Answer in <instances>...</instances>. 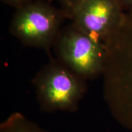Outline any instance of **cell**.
Here are the masks:
<instances>
[{"instance_id":"7","label":"cell","mask_w":132,"mask_h":132,"mask_svg":"<svg viewBox=\"0 0 132 132\" xmlns=\"http://www.w3.org/2000/svg\"><path fill=\"white\" fill-rule=\"evenodd\" d=\"M57 1L61 6V9L65 12L67 19H69L74 9L82 0H57Z\"/></svg>"},{"instance_id":"5","label":"cell","mask_w":132,"mask_h":132,"mask_svg":"<svg viewBox=\"0 0 132 132\" xmlns=\"http://www.w3.org/2000/svg\"><path fill=\"white\" fill-rule=\"evenodd\" d=\"M125 12L117 0H82L69 19L82 32L105 44L119 26Z\"/></svg>"},{"instance_id":"9","label":"cell","mask_w":132,"mask_h":132,"mask_svg":"<svg viewBox=\"0 0 132 132\" xmlns=\"http://www.w3.org/2000/svg\"><path fill=\"white\" fill-rule=\"evenodd\" d=\"M125 12L132 10V0H117Z\"/></svg>"},{"instance_id":"1","label":"cell","mask_w":132,"mask_h":132,"mask_svg":"<svg viewBox=\"0 0 132 132\" xmlns=\"http://www.w3.org/2000/svg\"><path fill=\"white\" fill-rule=\"evenodd\" d=\"M103 92L112 115L132 130V10L105 43Z\"/></svg>"},{"instance_id":"2","label":"cell","mask_w":132,"mask_h":132,"mask_svg":"<svg viewBox=\"0 0 132 132\" xmlns=\"http://www.w3.org/2000/svg\"><path fill=\"white\" fill-rule=\"evenodd\" d=\"M38 104L43 111L73 112L87 90V81L56 59H53L33 78Z\"/></svg>"},{"instance_id":"8","label":"cell","mask_w":132,"mask_h":132,"mask_svg":"<svg viewBox=\"0 0 132 132\" xmlns=\"http://www.w3.org/2000/svg\"><path fill=\"white\" fill-rule=\"evenodd\" d=\"M1 1L6 5L17 9L21 6L32 3L33 1H37V0H1Z\"/></svg>"},{"instance_id":"3","label":"cell","mask_w":132,"mask_h":132,"mask_svg":"<svg viewBox=\"0 0 132 132\" xmlns=\"http://www.w3.org/2000/svg\"><path fill=\"white\" fill-rule=\"evenodd\" d=\"M66 19L67 16L61 9L37 0L16 9L9 31L26 47L49 52L53 48Z\"/></svg>"},{"instance_id":"6","label":"cell","mask_w":132,"mask_h":132,"mask_svg":"<svg viewBox=\"0 0 132 132\" xmlns=\"http://www.w3.org/2000/svg\"><path fill=\"white\" fill-rule=\"evenodd\" d=\"M0 132H47L22 113L11 114L0 125Z\"/></svg>"},{"instance_id":"4","label":"cell","mask_w":132,"mask_h":132,"mask_svg":"<svg viewBox=\"0 0 132 132\" xmlns=\"http://www.w3.org/2000/svg\"><path fill=\"white\" fill-rule=\"evenodd\" d=\"M53 48L57 60L84 80H94L103 74L105 44L82 32L72 23L62 28Z\"/></svg>"}]
</instances>
